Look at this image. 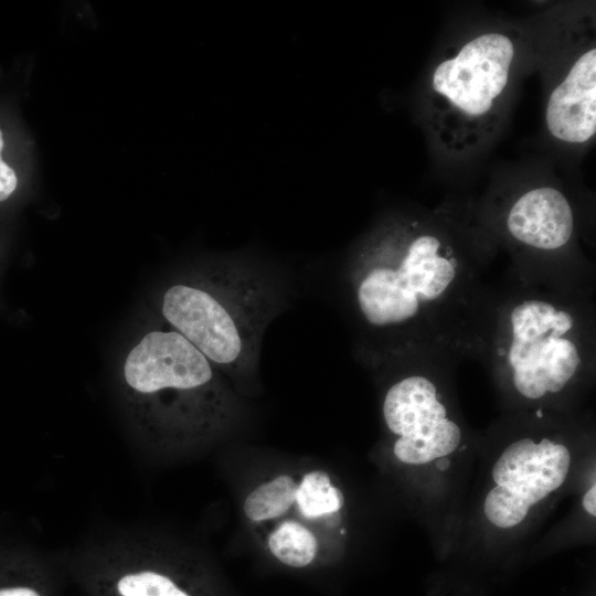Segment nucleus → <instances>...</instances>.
Instances as JSON below:
<instances>
[{
    "label": "nucleus",
    "mask_w": 596,
    "mask_h": 596,
    "mask_svg": "<svg viewBox=\"0 0 596 596\" xmlns=\"http://www.w3.org/2000/svg\"><path fill=\"white\" fill-rule=\"evenodd\" d=\"M432 234L412 238L396 256L376 257L359 275L355 301L372 327L386 328L416 317L421 302L444 295L456 276V260L440 254Z\"/></svg>",
    "instance_id": "nucleus-3"
},
{
    "label": "nucleus",
    "mask_w": 596,
    "mask_h": 596,
    "mask_svg": "<svg viewBox=\"0 0 596 596\" xmlns=\"http://www.w3.org/2000/svg\"><path fill=\"white\" fill-rule=\"evenodd\" d=\"M387 428L398 436L394 455L408 465H424L454 453L459 446V426L447 418L435 384L425 376L402 379L390 387L383 402Z\"/></svg>",
    "instance_id": "nucleus-6"
},
{
    "label": "nucleus",
    "mask_w": 596,
    "mask_h": 596,
    "mask_svg": "<svg viewBox=\"0 0 596 596\" xmlns=\"http://www.w3.org/2000/svg\"><path fill=\"white\" fill-rule=\"evenodd\" d=\"M297 483L281 475L254 489L245 499L244 512L252 521L274 519L285 514L296 502Z\"/></svg>",
    "instance_id": "nucleus-9"
},
{
    "label": "nucleus",
    "mask_w": 596,
    "mask_h": 596,
    "mask_svg": "<svg viewBox=\"0 0 596 596\" xmlns=\"http://www.w3.org/2000/svg\"><path fill=\"white\" fill-rule=\"evenodd\" d=\"M509 233L534 248L554 251L568 243L574 231V215L565 195L552 187L524 192L507 217Z\"/></svg>",
    "instance_id": "nucleus-8"
},
{
    "label": "nucleus",
    "mask_w": 596,
    "mask_h": 596,
    "mask_svg": "<svg viewBox=\"0 0 596 596\" xmlns=\"http://www.w3.org/2000/svg\"><path fill=\"white\" fill-rule=\"evenodd\" d=\"M512 339L508 362L513 384L526 398L557 393L574 376L581 356L564 336L573 328L572 316L543 300H525L512 309Z\"/></svg>",
    "instance_id": "nucleus-4"
},
{
    "label": "nucleus",
    "mask_w": 596,
    "mask_h": 596,
    "mask_svg": "<svg viewBox=\"0 0 596 596\" xmlns=\"http://www.w3.org/2000/svg\"><path fill=\"white\" fill-rule=\"evenodd\" d=\"M583 505L585 510L592 515H596V487L593 486L588 489L583 498Z\"/></svg>",
    "instance_id": "nucleus-15"
},
{
    "label": "nucleus",
    "mask_w": 596,
    "mask_h": 596,
    "mask_svg": "<svg viewBox=\"0 0 596 596\" xmlns=\"http://www.w3.org/2000/svg\"><path fill=\"white\" fill-rule=\"evenodd\" d=\"M117 377L132 425L149 438L202 434L223 408L220 371L156 315L124 349Z\"/></svg>",
    "instance_id": "nucleus-1"
},
{
    "label": "nucleus",
    "mask_w": 596,
    "mask_h": 596,
    "mask_svg": "<svg viewBox=\"0 0 596 596\" xmlns=\"http://www.w3.org/2000/svg\"><path fill=\"white\" fill-rule=\"evenodd\" d=\"M3 146V136L0 129V202L7 200L14 192L18 184L14 170L1 159Z\"/></svg>",
    "instance_id": "nucleus-13"
},
{
    "label": "nucleus",
    "mask_w": 596,
    "mask_h": 596,
    "mask_svg": "<svg viewBox=\"0 0 596 596\" xmlns=\"http://www.w3.org/2000/svg\"><path fill=\"white\" fill-rule=\"evenodd\" d=\"M121 596H189L169 577L152 571H141L124 575L117 582Z\"/></svg>",
    "instance_id": "nucleus-12"
},
{
    "label": "nucleus",
    "mask_w": 596,
    "mask_h": 596,
    "mask_svg": "<svg viewBox=\"0 0 596 596\" xmlns=\"http://www.w3.org/2000/svg\"><path fill=\"white\" fill-rule=\"evenodd\" d=\"M296 502L306 518H319L339 511L344 502L342 492L331 485L321 470L306 473L297 486Z\"/></svg>",
    "instance_id": "nucleus-11"
},
{
    "label": "nucleus",
    "mask_w": 596,
    "mask_h": 596,
    "mask_svg": "<svg viewBox=\"0 0 596 596\" xmlns=\"http://www.w3.org/2000/svg\"><path fill=\"white\" fill-rule=\"evenodd\" d=\"M513 58L514 44L508 35L479 34L436 66L433 94L460 127L478 126L501 99Z\"/></svg>",
    "instance_id": "nucleus-5"
},
{
    "label": "nucleus",
    "mask_w": 596,
    "mask_h": 596,
    "mask_svg": "<svg viewBox=\"0 0 596 596\" xmlns=\"http://www.w3.org/2000/svg\"><path fill=\"white\" fill-rule=\"evenodd\" d=\"M238 260L187 270L156 299V316L219 370L252 368L266 324L278 307L274 286Z\"/></svg>",
    "instance_id": "nucleus-2"
},
{
    "label": "nucleus",
    "mask_w": 596,
    "mask_h": 596,
    "mask_svg": "<svg viewBox=\"0 0 596 596\" xmlns=\"http://www.w3.org/2000/svg\"><path fill=\"white\" fill-rule=\"evenodd\" d=\"M545 124L555 139L566 143L582 145L595 136V47L582 53L551 92L545 108Z\"/></svg>",
    "instance_id": "nucleus-7"
},
{
    "label": "nucleus",
    "mask_w": 596,
    "mask_h": 596,
    "mask_svg": "<svg viewBox=\"0 0 596 596\" xmlns=\"http://www.w3.org/2000/svg\"><path fill=\"white\" fill-rule=\"evenodd\" d=\"M268 546L276 558L292 567H304L316 556L318 543L313 533L298 522L281 523L269 536Z\"/></svg>",
    "instance_id": "nucleus-10"
},
{
    "label": "nucleus",
    "mask_w": 596,
    "mask_h": 596,
    "mask_svg": "<svg viewBox=\"0 0 596 596\" xmlns=\"http://www.w3.org/2000/svg\"><path fill=\"white\" fill-rule=\"evenodd\" d=\"M0 596H40V594L26 586H11L0 588Z\"/></svg>",
    "instance_id": "nucleus-14"
}]
</instances>
